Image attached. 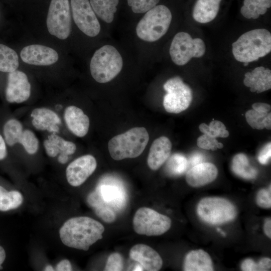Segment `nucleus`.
<instances>
[{"mask_svg":"<svg viewBox=\"0 0 271 271\" xmlns=\"http://www.w3.org/2000/svg\"><path fill=\"white\" fill-rule=\"evenodd\" d=\"M217 149H222L224 147L223 145L221 143H219L218 142L217 146H216Z\"/></svg>","mask_w":271,"mask_h":271,"instance_id":"nucleus-50","label":"nucleus"},{"mask_svg":"<svg viewBox=\"0 0 271 271\" xmlns=\"http://www.w3.org/2000/svg\"><path fill=\"white\" fill-rule=\"evenodd\" d=\"M149 140V133L145 127H136L111 139L108 149L113 160L135 158L144 152Z\"/></svg>","mask_w":271,"mask_h":271,"instance_id":"nucleus-3","label":"nucleus"},{"mask_svg":"<svg viewBox=\"0 0 271 271\" xmlns=\"http://www.w3.org/2000/svg\"><path fill=\"white\" fill-rule=\"evenodd\" d=\"M96 167V159L91 155L77 158L66 168V175L68 182L74 187L81 185L94 172Z\"/></svg>","mask_w":271,"mask_h":271,"instance_id":"nucleus-13","label":"nucleus"},{"mask_svg":"<svg viewBox=\"0 0 271 271\" xmlns=\"http://www.w3.org/2000/svg\"><path fill=\"white\" fill-rule=\"evenodd\" d=\"M231 168L236 175L246 180L254 179L258 174L257 170L250 165L247 157L242 153L233 158Z\"/></svg>","mask_w":271,"mask_h":271,"instance_id":"nucleus-25","label":"nucleus"},{"mask_svg":"<svg viewBox=\"0 0 271 271\" xmlns=\"http://www.w3.org/2000/svg\"><path fill=\"white\" fill-rule=\"evenodd\" d=\"M96 215L106 223H111L116 219V213L108 207H99L94 209Z\"/></svg>","mask_w":271,"mask_h":271,"instance_id":"nucleus-40","label":"nucleus"},{"mask_svg":"<svg viewBox=\"0 0 271 271\" xmlns=\"http://www.w3.org/2000/svg\"><path fill=\"white\" fill-rule=\"evenodd\" d=\"M163 87L167 92L163 99L166 111L179 113L189 107L192 100V91L181 78L176 76L168 79Z\"/></svg>","mask_w":271,"mask_h":271,"instance_id":"nucleus-10","label":"nucleus"},{"mask_svg":"<svg viewBox=\"0 0 271 271\" xmlns=\"http://www.w3.org/2000/svg\"><path fill=\"white\" fill-rule=\"evenodd\" d=\"M73 18L77 27L86 35L94 37L100 25L88 0H71Z\"/></svg>","mask_w":271,"mask_h":271,"instance_id":"nucleus-12","label":"nucleus"},{"mask_svg":"<svg viewBox=\"0 0 271 271\" xmlns=\"http://www.w3.org/2000/svg\"><path fill=\"white\" fill-rule=\"evenodd\" d=\"M44 270L46 271H52L54 270V269L51 265H48L45 267Z\"/></svg>","mask_w":271,"mask_h":271,"instance_id":"nucleus-49","label":"nucleus"},{"mask_svg":"<svg viewBox=\"0 0 271 271\" xmlns=\"http://www.w3.org/2000/svg\"><path fill=\"white\" fill-rule=\"evenodd\" d=\"M6 258V252L2 246H0V269H2L3 267L1 266L3 262L4 261Z\"/></svg>","mask_w":271,"mask_h":271,"instance_id":"nucleus-48","label":"nucleus"},{"mask_svg":"<svg viewBox=\"0 0 271 271\" xmlns=\"http://www.w3.org/2000/svg\"><path fill=\"white\" fill-rule=\"evenodd\" d=\"M244 84L252 92L260 93L271 88V71L263 66L255 68L244 74Z\"/></svg>","mask_w":271,"mask_h":271,"instance_id":"nucleus-21","label":"nucleus"},{"mask_svg":"<svg viewBox=\"0 0 271 271\" xmlns=\"http://www.w3.org/2000/svg\"><path fill=\"white\" fill-rule=\"evenodd\" d=\"M90 5L94 13L106 23H111L119 0H90Z\"/></svg>","mask_w":271,"mask_h":271,"instance_id":"nucleus-26","label":"nucleus"},{"mask_svg":"<svg viewBox=\"0 0 271 271\" xmlns=\"http://www.w3.org/2000/svg\"><path fill=\"white\" fill-rule=\"evenodd\" d=\"M87 202L93 210L105 207L116 213L126 205L127 194L123 185L119 182L103 179L95 190L88 195Z\"/></svg>","mask_w":271,"mask_h":271,"instance_id":"nucleus-6","label":"nucleus"},{"mask_svg":"<svg viewBox=\"0 0 271 271\" xmlns=\"http://www.w3.org/2000/svg\"><path fill=\"white\" fill-rule=\"evenodd\" d=\"M130 257L138 262L143 270H159L163 265V260L153 248L144 244H137L129 251Z\"/></svg>","mask_w":271,"mask_h":271,"instance_id":"nucleus-16","label":"nucleus"},{"mask_svg":"<svg viewBox=\"0 0 271 271\" xmlns=\"http://www.w3.org/2000/svg\"><path fill=\"white\" fill-rule=\"evenodd\" d=\"M172 16L164 5L156 6L146 12L138 23L136 33L141 40L153 42L162 38L168 31Z\"/></svg>","mask_w":271,"mask_h":271,"instance_id":"nucleus-5","label":"nucleus"},{"mask_svg":"<svg viewBox=\"0 0 271 271\" xmlns=\"http://www.w3.org/2000/svg\"><path fill=\"white\" fill-rule=\"evenodd\" d=\"M19 143L23 146L29 154H35L39 149V141L37 138L32 131L29 129L23 130Z\"/></svg>","mask_w":271,"mask_h":271,"instance_id":"nucleus-34","label":"nucleus"},{"mask_svg":"<svg viewBox=\"0 0 271 271\" xmlns=\"http://www.w3.org/2000/svg\"><path fill=\"white\" fill-rule=\"evenodd\" d=\"M171 219L153 209L141 207L135 213L133 218L134 231L148 236L161 235L169 230Z\"/></svg>","mask_w":271,"mask_h":271,"instance_id":"nucleus-9","label":"nucleus"},{"mask_svg":"<svg viewBox=\"0 0 271 271\" xmlns=\"http://www.w3.org/2000/svg\"><path fill=\"white\" fill-rule=\"evenodd\" d=\"M221 0H197L193 7L192 16L197 22H210L217 16Z\"/></svg>","mask_w":271,"mask_h":271,"instance_id":"nucleus-23","label":"nucleus"},{"mask_svg":"<svg viewBox=\"0 0 271 271\" xmlns=\"http://www.w3.org/2000/svg\"><path fill=\"white\" fill-rule=\"evenodd\" d=\"M188 162L183 155L175 154L169 159L166 165L167 172L173 176L183 174L187 170Z\"/></svg>","mask_w":271,"mask_h":271,"instance_id":"nucleus-32","label":"nucleus"},{"mask_svg":"<svg viewBox=\"0 0 271 271\" xmlns=\"http://www.w3.org/2000/svg\"><path fill=\"white\" fill-rule=\"evenodd\" d=\"M196 211L202 221L213 225L232 221L237 214V209L231 202L217 197L201 199L197 204Z\"/></svg>","mask_w":271,"mask_h":271,"instance_id":"nucleus-7","label":"nucleus"},{"mask_svg":"<svg viewBox=\"0 0 271 271\" xmlns=\"http://www.w3.org/2000/svg\"><path fill=\"white\" fill-rule=\"evenodd\" d=\"M253 109L259 112H267L268 113L271 109L270 105L262 102L254 103L252 105Z\"/></svg>","mask_w":271,"mask_h":271,"instance_id":"nucleus-42","label":"nucleus"},{"mask_svg":"<svg viewBox=\"0 0 271 271\" xmlns=\"http://www.w3.org/2000/svg\"><path fill=\"white\" fill-rule=\"evenodd\" d=\"M22 123L17 119L9 120L4 127V134L6 143L13 146L19 143L23 132Z\"/></svg>","mask_w":271,"mask_h":271,"instance_id":"nucleus-30","label":"nucleus"},{"mask_svg":"<svg viewBox=\"0 0 271 271\" xmlns=\"http://www.w3.org/2000/svg\"><path fill=\"white\" fill-rule=\"evenodd\" d=\"M31 94V84L27 75L15 70L10 72L6 89V98L10 103H20L26 101Z\"/></svg>","mask_w":271,"mask_h":271,"instance_id":"nucleus-14","label":"nucleus"},{"mask_svg":"<svg viewBox=\"0 0 271 271\" xmlns=\"http://www.w3.org/2000/svg\"><path fill=\"white\" fill-rule=\"evenodd\" d=\"M270 51L271 34L265 29L249 31L232 44V52L235 59L243 63L256 61Z\"/></svg>","mask_w":271,"mask_h":271,"instance_id":"nucleus-2","label":"nucleus"},{"mask_svg":"<svg viewBox=\"0 0 271 271\" xmlns=\"http://www.w3.org/2000/svg\"><path fill=\"white\" fill-rule=\"evenodd\" d=\"M0 16H1V14H0Z\"/></svg>","mask_w":271,"mask_h":271,"instance_id":"nucleus-52","label":"nucleus"},{"mask_svg":"<svg viewBox=\"0 0 271 271\" xmlns=\"http://www.w3.org/2000/svg\"><path fill=\"white\" fill-rule=\"evenodd\" d=\"M256 203L260 208L269 209L271 207L270 185L267 189L259 190L256 196Z\"/></svg>","mask_w":271,"mask_h":271,"instance_id":"nucleus-38","label":"nucleus"},{"mask_svg":"<svg viewBox=\"0 0 271 271\" xmlns=\"http://www.w3.org/2000/svg\"><path fill=\"white\" fill-rule=\"evenodd\" d=\"M64 120L69 129L75 136L83 137L88 132L90 120L83 110L75 106H69L64 111Z\"/></svg>","mask_w":271,"mask_h":271,"instance_id":"nucleus-18","label":"nucleus"},{"mask_svg":"<svg viewBox=\"0 0 271 271\" xmlns=\"http://www.w3.org/2000/svg\"><path fill=\"white\" fill-rule=\"evenodd\" d=\"M49 33L61 40L70 34L71 20L68 0H51L46 19Z\"/></svg>","mask_w":271,"mask_h":271,"instance_id":"nucleus-11","label":"nucleus"},{"mask_svg":"<svg viewBox=\"0 0 271 271\" xmlns=\"http://www.w3.org/2000/svg\"><path fill=\"white\" fill-rule=\"evenodd\" d=\"M20 56L24 62L36 66L51 65L59 59L58 54L54 49L38 44L24 47L21 51Z\"/></svg>","mask_w":271,"mask_h":271,"instance_id":"nucleus-15","label":"nucleus"},{"mask_svg":"<svg viewBox=\"0 0 271 271\" xmlns=\"http://www.w3.org/2000/svg\"><path fill=\"white\" fill-rule=\"evenodd\" d=\"M183 270L185 271L214 270L212 260L209 254L203 249L192 250L185 256Z\"/></svg>","mask_w":271,"mask_h":271,"instance_id":"nucleus-22","label":"nucleus"},{"mask_svg":"<svg viewBox=\"0 0 271 271\" xmlns=\"http://www.w3.org/2000/svg\"><path fill=\"white\" fill-rule=\"evenodd\" d=\"M199 128L204 134L215 138H225L229 134L224 123L219 120H213L209 125L205 123H201Z\"/></svg>","mask_w":271,"mask_h":271,"instance_id":"nucleus-31","label":"nucleus"},{"mask_svg":"<svg viewBox=\"0 0 271 271\" xmlns=\"http://www.w3.org/2000/svg\"><path fill=\"white\" fill-rule=\"evenodd\" d=\"M172 149V143L166 137L156 139L150 149L147 164L153 170L159 169L169 158Z\"/></svg>","mask_w":271,"mask_h":271,"instance_id":"nucleus-19","label":"nucleus"},{"mask_svg":"<svg viewBox=\"0 0 271 271\" xmlns=\"http://www.w3.org/2000/svg\"><path fill=\"white\" fill-rule=\"evenodd\" d=\"M68 155L64 153L59 154L58 157V162L62 164L66 163L68 161Z\"/></svg>","mask_w":271,"mask_h":271,"instance_id":"nucleus-47","label":"nucleus"},{"mask_svg":"<svg viewBox=\"0 0 271 271\" xmlns=\"http://www.w3.org/2000/svg\"><path fill=\"white\" fill-rule=\"evenodd\" d=\"M271 157L270 142L267 143L260 151L257 159L262 165H266L269 162Z\"/></svg>","mask_w":271,"mask_h":271,"instance_id":"nucleus-41","label":"nucleus"},{"mask_svg":"<svg viewBox=\"0 0 271 271\" xmlns=\"http://www.w3.org/2000/svg\"><path fill=\"white\" fill-rule=\"evenodd\" d=\"M44 146L47 154L50 157H55L60 153L69 156L74 153L76 150L75 144L65 140L54 133L44 141Z\"/></svg>","mask_w":271,"mask_h":271,"instance_id":"nucleus-24","label":"nucleus"},{"mask_svg":"<svg viewBox=\"0 0 271 271\" xmlns=\"http://www.w3.org/2000/svg\"><path fill=\"white\" fill-rule=\"evenodd\" d=\"M7 148L5 142L0 134V160H2L7 156Z\"/></svg>","mask_w":271,"mask_h":271,"instance_id":"nucleus-44","label":"nucleus"},{"mask_svg":"<svg viewBox=\"0 0 271 271\" xmlns=\"http://www.w3.org/2000/svg\"><path fill=\"white\" fill-rule=\"evenodd\" d=\"M132 11L136 14L148 12L158 4L160 0H127Z\"/></svg>","mask_w":271,"mask_h":271,"instance_id":"nucleus-36","label":"nucleus"},{"mask_svg":"<svg viewBox=\"0 0 271 271\" xmlns=\"http://www.w3.org/2000/svg\"><path fill=\"white\" fill-rule=\"evenodd\" d=\"M263 231L265 234L269 238H271V220L270 218L267 219L263 225Z\"/></svg>","mask_w":271,"mask_h":271,"instance_id":"nucleus-45","label":"nucleus"},{"mask_svg":"<svg viewBox=\"0 0 271 271\" xmlns=\"http://www.w3.org/2000/svg\"><path fill=\"white\" fill-rule=\"evenodd\" d=\"M218 141L216 138H213L204 134L198 137L197 140V145L198 147L212 151H216L217 149L216 147Z\"/></svg>","mask_w":271,"mask_h":271,"instance_id":"nucleus-39","label":"nucleus"},{"mask_svg":"<svg viewBox=\"0 0 271 271\" xmlns=\"http://www.w3.org/2000/svg\"><path fill=\"white\" fill-rule=\"evenodd\" d=\"M271 7V0H244L240 9L241 15L246 19H257Z\"/></svg>","mask_w":271,"mask_h":271,"instance_id":"nucleus-27","label":"nucleus"},{"mask_svg":"<svg viewBox=\"0 0 271 271\" xmlns=\"http://www.w3.org/2000/svg\"><path fill=\"white\" fill-rule=\"evenodd\" d=\"M123 261L120 254L114 252L111 254L107 258L104 270L119 271L123 270Z\"/></svg>","mask_w":271,"mask_h":271,"instance_id":"nucleus-37","label":"nucleus"},{"mask_svg":"<svg viewBox=\"0 0 271 271\" xmlns=\"http://www.w3.org/2000/svg\"><path fill=\"white\" fill-rule=\"evenodd\" d=\"M218 169L212 163L204 162L194 165L186 173L187 184L193 187H200L214 181Z\"/></svg>","mask_w":271,"mask_h":271,"instance_id":"nucleus-17","label":"nucleus"},{"mask_svg":"<svg viewBox=\"0 0 271 271\" xmlns=\"http://www.w3.org/2000/svg\"><path fill=\"white\" fill-rule=\"evenodd\" d=\"M268 113L259 112L252 109L245 113V117L247 122L252 128L260 130L264 128L263 120Z\"/></svg>","mask_w":271,"mask_h":271,"instance_id":"nucleus-35","label":"nucleus"},{"mask_svg":"<svg viewBox=\"0 0 271 271\" xmlns=\"http://www.w3.org/2000/svg\"><path fill=\"white\" fill-rule=\"evenodd\" d=\"M205 51V45L202 39H193L189 34L181 32L174 37L169 53L173 62L177 65L182 66L193 57L203 56Z\"/></svg>","mask_w":271,"mask_h":271,"instance_id":"nucleus-8","label":"nucleus"},{"mask_svg":"<svg viewBox=\"0 0 271 271\" xmlns=\"http://www.w3.org/2000/svg\"><path fill=\"white\" fill-rule=\"evenodd\" d=\"M123 67L122 58L113 46L106 45L97 50L91 58L90 70L97 82L105 83L115 78Z\"/></svg>","mask_w":271,"mask_h":271,"instance_id":"nucleus-4","label":"nucleus"},{"mask_svg":"<svg viewBox=\"0 0 271 271\" xmlns=\"http://www.w3.org/2000/svg\"><path fill=\"white\" fill-rule=\"evenodd\" d=\"M19 65V57L15 51L0 44V71L13 72L17 70Z\"/></svg>","mask_w":271,"mask_h":271,"instance_id":"nucleus-28","label":"nucleus"},{"mask_svg":"<svg viewBox=\"0 0 271 271\" xmlns=\"http://www.w3.org/2000/svg\"><path fill=\"white\" fill-rule=\"evenodd\" d=\"M23 197L17 191H8L0 186V211H7L19 207L23 203Z\"/></svg>","mask_w":271,"mask_h":271,"instance_id":"nucleus-29","label":"nucleus"},{"mask_svg":"<svg viewBox=\"0 0 271 271\" xmlns=\"http://www.w3.org/2000/svg\"><path fill=\"white\" fill-rule=\"evenodd\" d=\"M31 116L33 118L32 124L36 129L54 133L59 131L61 120L53 110L46 108H36L31 112Z\"/></svg>","mask_w":271,"mask_h":271,"instance_id":"nucleus-20","label":"nucleus"},{"mask_svg":"<svg viewBox=\"0 0 271 271\" xmlns=\"http://www.w3.org/2000/svg\"><path fill=\"white\" fill-rule=\"evenodd\" d=\"M263 122L264 125V128L270 130L271 129V113L269 112L264 117Z\"/></svg>","mask_w":271,"mask_h":271,"instance_id":"nucleus-46","label":"nucleus"},{"mask_svg":"<svg viewBox=\"0 0 271 271\" xmlns=\"http://www.w3.org/2000/svg\"><path fill=\"white\" fill-rule=\"evenodd\" d=\"M104 227L99 222L87 216L71 218L59 230L62 242L66 246L83 250L101 239Z\"/></svg>","mask_w":271,"mask_h":271,"instance_id":"nucleus-1","label":"nucleus"},{"mask_svg":"<svg viewBox=\"0 0 271 271\" xmlns=\"http://www.w3.org/2000/svg\"><path fill=\"white\" fill-rule=\"evenodd\" d=\"M56 270L58 271L72 270V266L70 262L67 259L61 260L56 265Z\"/></svg>","mask_w":271,"mask_h":271,"instance_id":"nucleus-43","label":"nucleus"},{"mask_svg":"<svg viewBox=\"0 0 271 271\" xmlns=\"http://www.w3.org/2000/svg\"><path fill=\"white\" fill-rule=\"evenodd\" d=\"M271 260L268 257H263L256 262L251 258L243 260L240 265L243 271H267L270 270Z\"/></svg>","mask_w":271,"mask_h":271,"instance_id":"nucleus-33","label":"nucleus"},{"mask_svg":"<svg viewBox=\"0 0 271 271\" xmlns=\"http://www.w3.org/2000/svg\"><path fill=\"white\" fill-rule=\"evenodd\" d=\"M248 64V63H246V62L243 63V65L245 66H247Z\"/></svg>","mask_w":271,"mask_h":271,"instance_id":"nucleus-51","label":"nucleus"}]
</instances>
